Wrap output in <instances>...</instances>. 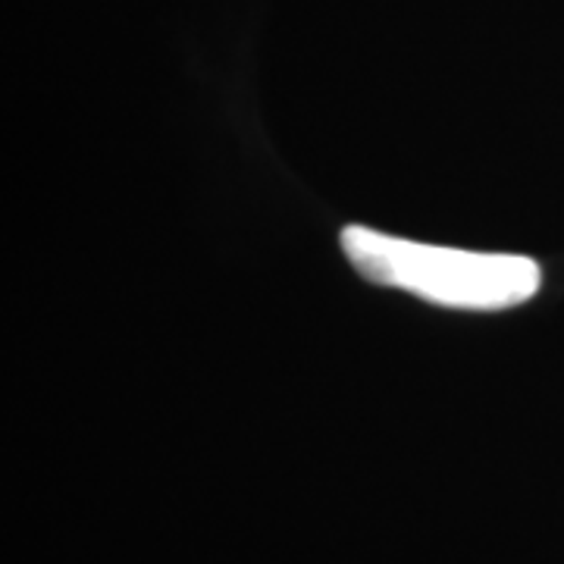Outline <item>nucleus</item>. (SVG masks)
Segmentation results:
<instances>
[{"mask_svg": "<svg viewBox=\"0 0 564 564\" xmlns=\"http://www.w3.org/2000/svg\"><path fill=\"white\" fill-rule=\"evenodd\" d=\"M343 251L364 280L462 311H505L530 302L543 285L540 263L521 254L421 245L367 226H345Z\"/></svg>", "mask_w": 564, "mask_h": 564, "instance_id": "f257e3e1", "label": "nucleus"}]
</instances>
